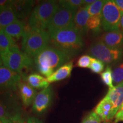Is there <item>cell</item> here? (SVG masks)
Listing matches in <instances>:
<instances>
[{
    "label": "cell",
    "instance_id": "34",
    "mask_svg": "<svg viewBox=\"0 0 123 123\" xmlns=\"http://www.w3.org/2000/svg\"><path fill=\"white\" fill-rule=\"evenodd\" d=\"M114 2L120 9V10L123 13V0H115Z\"/></svg>",
    "mask_w": 123,
    "mask_h": 123
},
{
    "label": "cell",
    "instance_id": "5",
    "mask_svg": "<svg viewBox=\"0 0 123 123\" xmlns=\"http://www.w3.org/2000/svg\"><path fill=\"white\" fill-rule=\"evenodd\" d=\"M4 66L23 76V71L30 68L33 64L31 58L21 52L17 45L0 54Z\"/></svg>",
    "mask_w": 123,
    "mask_h": 123
},
{
    "label": "cell",
    "instance_id": "31",
    "mask_svg": "<svg viewBox=\"0 0 123 123\" xmlns=\"http://www.w3.org/2000/svg\"><path fill=\"white\" fill-rule=\"evenodd\" d=\"M6 123H25V119L22 113L19 112L7 119Z\"/></svg>",
    "mask_w": 123,
    "mask_h": 123
},
{
    "label": "cell",
    "instance_id": "21",
    "mask_svg": "<svg viewBox=\"0 0 123 123\" xmlns=\"http://www.w3.org/2000/svg\"><path fill=\"white\" fill-rule=\"evenodd\" d=\"M23 79H25V80L34 88L43 90L50 86V83L47 80L46 78L36 73L31 74L23 78Z\"/></svg>",
    "mask_w": 123,
    "mask_h": 123
},
{
    "label": "cell",
    "instance_id": "24",
    "mask_svg": "<svg viewBox=\"0 0 123 123\" xmlns=\"http://www.w3.org/2000/svg\"><path fill=\"white\" fill-rule=\"evenodd\" d=\"M101 27V16H90L87 22L88 30L92 31L94 34H98L100 31Z\"/></svg>",
    "mask_w": 123,
    "mask_h": 123
},
{
    "label": "cell",
    "instance_id": "13",
    "mask_svg": "<svg viewBox=\"0 0 123 123\" xmlns=\"http://www.w3.org/2000/svg\"><path fill=\"white\" fill-rule=\"evenodd\" d=\"M95 112L104 123H108L113 119L117 113L111 103L105 98H104L96 105Z\"/></svg>",
    "mask_w": 123,
    "mask_h": 123
},
{
    "label": "cell",
    "instance_id": "27",
    "mask_svg": "<svg viewBox=\"0 0 123 123\" xmlns=\"http://www.w3.org/2000/svg\"><path fill=\"white\" fill-rule=\"evenodd\" d=\"M101 78L103 82L105 85L108 86L110 88L114 87L113 83V78H112V70L110 67H107L105 70L101 74Z\"/></svg>",
    "mask_w": 123,
    "mask_h": 123
},
{
    "label": "cell",
    "instance_id": "14",
    "mask_svg": "<svg viewBox=\"0 0 123 123\" xmlns=\"http://www.w3.org/2000/svg\"><path fill=\"white\" fill-rule=\"evenodd\" d=\"M34 3L30 0H15L12 1L11 5L17 18L25 19L31 14Z\"/></svg>",
    "mask_w": 123,
    "mask_h": 123
},
{
    "label": "cell",
    "instance_id": "22",
    "mask_svg": "<svg viewBox=\"0 0 123 123\" xmlns=\"http://www.w3.org/2000/svg\"><path fill=\"white\" fill-rule=\"evenodd\" d=\"M16 45L13 38L7 35L2 30H0V54Z\"/></svg>",
    "mask_w": 123,
    "mask_h": 123
},
{
    "label": "cell",
    "instance_id": "4",
    "mask_svg": "<svg viewBox=\"0 0 123 123\" xmlns=\"http://www.w3.org/2000/svg\"><path fill=\"white\" fill-rule=\"evenodd\" d=\"M59 7L58 2L55 1H46L38 5L30 15L29 27L45 30Z\"/></svg>",
    "mask_w": 123,
    "mask_h": 123
},
{
    "label": "cell",
    "instance_id": "9",
    "mask_svg": "<svg viewBox=\"0 0 123 123\" xmlns=\"http://www.w3.org/2000/svg\"><path fill=\"white\" fill-rule=\"evenodd\" d=\"M19 112L21 108L12 91L0 92V118L9 119Z\"/></svg>",
    "mask_w": 123,
    "mask_h": 123
},
{
    "label": "cell",
    "instance_id": "40",
    "mask_svg": "<svg viewBox=\"0 0 123 123\" xmlns=\"http://www.w3.org/2000/svg\"><path fill=\"white\" fill-rule=\"evenodd\" d=\"M109 123V122H108V123Z\"/></svg>",
    "mask_w": 123,
    "mask_h": 123
},
{
    "label": "cell",
    "instance_id": "26",
    "mask_svg": "<svg viewBox=\"0 0 123 123\" xmlns=\"http://www.w3.org/2000/svg\"><path fill=\"white\" fill-rule=\"evenodd\" d=\"M113 83L115 86L123 82V63L117 66L112 71Z\"/></svg>",
    "mask_w": 123,
    "mask_h": 123
},
{
    "label": "cell",
    "instance_id": "11",
    "mask_svg": "<svg viewBox=\"0 0 123 123\" xmlns=\"http://www.w3.org/2000/svg\"><path fill=\"white\" fill-rule=\"evenodd\" d=\"M53 99V91L49 86L37 94L33 103V111L35 113H42L50 107Z\"/></svg>",
    "mask_w": 123,
    "mask_h": 123
},
{
    "label": "cell",
    "instance_id": "28",
    "mask_svg": "<svg viewBox=\"0 0 123 123\" xmlns=\"http://www.w3.org/2000/svg\"><path fill=\"white\" fill-rule=\"evenodd\" d=\"M104 67H105V64L103 62L93 58L90 67H89V68L93 73L100 74L104 70Z\"/></svg>",
    "mask_w": 123,
    "mask_h": 123
},
{
    "label": "cell",
    "instance_id": "19",
    "mask_svg": "<svg viewBox=\"0 0 123 123\" xmlns=\"http://www.w3.org/2000/svg\"><path fill=\"white\" fill-rule=\"evenodd\" d=\"M10 4L0 8V30L13 23L18 19Z\"/></svg>",
    "mask_w": 123,
    "mask_h": 123
},
{
    "label": "cell",
    "instance_id": "38",
    "mask_svg": "<svg viewBox=\"0 0 123 123\" xmlns=\"http://www.w3.org/2000/svg\"><path fill=\"white\" fill-rule=\"evenodd\" d=\"M7 120L6 118H0V123H6Z\"/></svg>",
    "mask_w": 123,
    "mask_h": 123
},
{
    "label": "cell",
    "instance_id": "8",
    "mask_svg": "<svg viewBox=\"0 0 123 123\" xmlns=\"http://www.w3.org/2000/svg\"><path fill=\"white\" fill-rule=\"evenodd\" d=\"M76 12V10L59 6L47 25V32L49 35L74 26V21Z\"/></svg>",
    "mask_w": 123,
    "mask_h": 123
},
{
    "label": "cell",
    "instance_id": "33",
    "mask_svg": "<svg viewBox=\"0 0 123 123\" xmlns=\"http://www.w3.org/2000/svg\"><path fill=\"white\" fill-rule=\"evenodd\" d=\"M26 123H43L42 121L39 120L34 117H29L26 121Z\"/></svg>",
    "mask_w": 123,
    "mask_h": 123
},
{
    "label": "cell",
    "instance_id": "18",
    "mask_svg": "<svg viewBox=\"0 0 123 123\" xmlns=\"http://www.w3.org/2000/svg\"><path fill=\"white\" fill-rule=\"evenodd\" d=\"M73 68V62L72 61L68 62L58 68L50 76L46 78V79L50 83L63 80L71 76Z\"/></svg>",
    "mask_w": 123,
    "mask_h": 123
},
{
    "label": "cell",
    "instance_id": "3",
    "mask_svg": "<svg viewBox=\"0 0 123 123\" xmlns=\"http://www.w3.org/2000/svg\"><path fill=\"white\" fill-rule=\"evenodd\" d=\"M49 42L50 35L47 31L29 27L22 36V49L30 58L35 57L48 46Z\"/></svg>",
    "mask_w": 123,
    "mask_h": 123
},
{
    "label": "cell",
    "instance_id": "15",
    "mask_svg": "<svg viewBox=\"0 0 123 123\" xmlns=\"http://www.w3.org/2000/svg\"><path fill=\"white\" fill-rule=\"evenodd\" d=\"M90 17V15L86 5L80 7L76 12L74 25L81 35L86 34L88 31L87 29V22Z\"/></svg>",
    "mask_w": 123,
    "mask_h": 123
},
{
    "label": "cell",
    "instance_id": "7",
    "mask_svg": "<svg viewBox=\"0 0 123 123\" xmlns=\"http://www.w3.org/2000/svg\"><path fill=\"white\" fill-rule=\"evenodd\" d=\"M88 54L103 62L104 64H110L119 61L122 57V49L116 50L108 47L100 41L93 43L88 49Z\"/></svg>",
    "mask_w": 123,
    "mask_h": 123
},
{
    "label": "cell",
    "instance_id": "25",
    "mask_svg": "<svg viewBox=\"0 0 123 123\" xmlns=\"http://www.w3.org/2000/svg\"><path fill=\"white\" fill-rule=\"evenodd\" d=\"M58 4L61 7L77 11L80 7L83 6L84 2V0H62L58 1Z\"/></svg>",
    "mask_w": 123,
    "mask_h": 123
},
{
    "label": "cell",
    "instance_id": "36",
    "mask_svg": "<svg viewBox=\"0 0 123 123\" xmlns=\"http://www.w3.org/2000/svg\"><path fill=\"white\" fill-rule=\"evenodd\" d=\"M96 0H84V5H88L93 4V2H95Z\"/></svg>",
    "mask_w": 123,
    "mask_h": 123
},
{
    "label": "cell",
    "instance_id": "23",
    "mask_svg": "<svg viewBox=\"0 0 123 123\" xmlns=\"http://www.w3.org/2000/svg\"><path fill=\"white\" fill-rule=\"evenodd\" d=\"M107 1V0H96L93 4L86 5L90 16H101V12Z\"/></svg>",
    "mask_w": 123,
    "mask_h": 123
},
{
    "label": "cell",
    "instance_id": "39",
    "mask_svg": "<svg viewBox=\"0 0 123 123\" xmlns=\"http://www.w3.org/2000/svg\"><path fill=\"white\" fill-rule=\"evenodd\" d=\"M4 65V63H3V61L2 58L1 57V55H0V67H1L2 66Z\"/></svg>",
    "mask_w": 123,
    "mask_h": 123
},
{
    "label": "cell",
    "instance_id": "37",
    "mask_svg": "<svg viewBox=\"0 0 123 123\" xmlns=\"http://www.w3.org/2000/svg\"><path fill=\"white\" fill-rule=\"evenodd\" d=\"M120 29L123 32V14L121 16L120 19Z\"/></svg>",
    "mask_w": 123,
    "mask_h": 123
},
{
    "label": "cell",
    "instance_id": "12",
    "mask_svg": "<svg viewBox=\"0 0 123 123\" xmlns=\"http://www.w3.org/2000/svg\"><path fill=\"white\" fill-rule=\"evenodd\" d=\"M100 41L111 49L120 50L123 46V32L121 30L106 32L101 36Z\"/></svg>",
    "mask_w": 123,
    "mask_h": 123
},
{
    "label": "cell",
    "instance_id": "35",
    "mask_svg": "<svg viewBox=\"0 0 123 123\" xmlns=\"http://www.w3.org/2000/svg\"><path fill=\"white\" fill-rule=\"evenodd\" d=\"M11 1H7V0H0V8L10 4Z\"/></svg>",
    "mask_w": 123,
    "mask_h": 123
},
{
    "label": "cell",
    "instance_id": "17",
    "mask_svg": "<svg viewBox=\"0 0 123 123\" xmlns=\"http://www.w3.org/2000/svg\"><path fill=\"white\" fill-rule=\"evenodd\" d=\"M20 96L25 107H29L33 103L37 94V90L29 85L27 83L21 81L18 86Z\"/></svg>",
    "mask_w": 123,
    "mask_h": 123
},
{
    "label": "cell",
    "instance_id": "16",
    "mask_svg": "<svg viewBox=\"0 0 123 123\" xmlns=\"http://www.w3.org/2000/svg\"><path fill=\"white\" fill-rule=\"evenodd\" d=\"M111 103L115 110L117 112L123 103V82L109 88L107 93L104 96Z\"/></svg>",
    "mask_w": 123,
    "mask_h": 123
},
{
    "label": "cell",
    "instance_id": "2",
    "mask_svg": "<svg viewBox=\"0 0 123 123\" xmlns=\"http://www.w3.org/2000/svg\"><path fill=\"white\" fill-rule=\"evenodd\" d=\"M70 58L58 49L47 46L34 57V63L38 71L47 78L58 68L67 63Z\"/></svg>",
    "mask_w": 123,
    "mask_h": 123
},
{
    "label": "cell",
    "instance_id": "29",
    "mask_svg": "<svg viewBox=\"0 0 123 123\" xmlns=\"http://www.w3.org/2000/svg\"><path fill=\"white\" fill-rule=\"evenodd\" d=\"M92 58L90 55H84L80 56L77 62L76 66L80 68H89Z\"/></svg>",
    "mask_w": 123,
    "mask_h": 123
},
{
    "label": "cell",
    "instance_id": "32",
    "mask_svg": "<svg viewBox=\"0 0 123 123\" xmlns=\"http://www.w3.org/2000/svg\"><path fill=\"white\" fill-rule=\"evenodd\" d=\"M120 121H123V103L115 117L114 123H117Z\"/></svg>",
    "mask_w": 123,
    "mask_h": 123
},
{
    "label": "cell",
    "instance_id": "10",
    "mask_svg": "<svg viewBox=\"0 0 123 123\" xmlns=\"http://www.w3.org/2000/svg\"><path fill=\"white\" fill-rule=\"evenodd\" d=\"M22 76L3 66L0 67V92L16 90Z\"/></svg>",
    "mask_w": 123,
    "mask_h": 123
},
{
    "label": "cell",
    "instance_id": "20",
    "mask_svg": "<svg viewBox=\"0 0 123 123\" xmlns=\"http://www.w3.org/2000/svg\"><path fill=\"white\" fill-rule=\"evenodd\" d=\"M2 30L12 38L18 39L24 35L25 31V26L22 21L17 19L13 23L3 29Z\"/></svg>",
    "mask_w": 123,
    "mask_h": 123
},
{
    "label": "cell",
    "instance_id": "6",
    "mask_svg": "<svg viewBox=\"0 0 123 123\" xmlns=\"http://www.w3.org/2000/svg\"><path fill=\"white\" fill-rule=\"evenodd\" d=\"M123 13L114 1L107 0L101 12L102 27L106 32L120 29V19Z\"/></svg>",
    "mask_w": 123,
    "mask_h": 123
},
{
    "label": "cell",
    "instance_id": "1",
    "mask_svg": "<svg viewBox=\"0 0 123 123\" xmlns=\"http://www.w3.org/2000/svg\"><path fill=\"white\" fill-rule=\"evenodd\" d=\"M50 42L70 58L78 54L84 46L82 35L74 26L50 34Z\"/></svg>",
    "mask_w": 123,
    "mask_h": 123
},
{
    "label": "cell",
    "instance_id": "30",
    "mask_svg": "<svg viewBox=\"0 0 123 123\" xmlns=\"http://www.w3.org/2000/svg\"><path fill=\"white\" fill-rule=\"evenodd\" d=\"M101 119L95 111L91 112L86 116L81 123H101Z\"/></svg>",
    "mask_w": 123,
    "mask_h": 123
}]
</instances>
